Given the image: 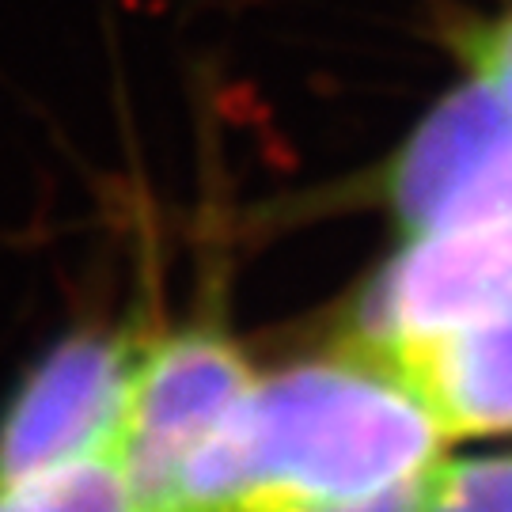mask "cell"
I'll return each mask as SVG.
<instances>
[{
    "instance_id": "obj_1",
    "label": "cell",
    "mask_w": 512,
    "mask_h": 512,
    "mask_svg": "<svg viewBox=\"0 0 512 512\" xmlns=\"http://www.w3.org/2000/svg\"><path fill=\"white\" fill-rule=\"evenodd\" d=\"M440 429L361 353L258 376L156 512H342L418 478Z\"/></svg>"
},
{
    "instance_id": "obj_2",
    "label": "cell",
    "mask_w": 512,
    "mask_h": 512,
    "mask_svg": "<svg viewBox=\"0 0 512 512\" xmlns=\"http://www.w3.org/2000/svg\"><path fill=\"white\" fill-rule=\"evenodd\" d=\"M145 346L80 330L19 384L0 418V490L92 459H122Z\"/></svg>"
},
{
    "instance_id": "obj_3",
    "label": "cell",
    "mask_w": 512,
    "mask_h": 512,
    "mask_svg": "<svg viewBox=\"0 0 512 512\" xmlns=\"http://www.w3.org/2000/svg\"><path fill=\"white\" fill-rule=\"evenodd\" d=\"M255 380L247 353L217 323H194L148 342L122 448L141 512L164 505L190 456L247 399Z\"/></svg>"
},
{
    "instance_id": "obj_4",
    "label": "cell",
    "mask_w": 512,
    "mask_h": 512,
    "mask_svg": "<svg viewBox=\"0 0 512 512\" xmlns=\"http://www.w3.org/2000/svg\"><path fill=\"white\" fill-rule=\"evenodd\" d=\"M391 205L410 236L512 224V107L478 80L448 95L391 171Z\"/></svg>"
},
{
    "instance_id": "obj_5",
    "label": "cell",
    "mask_w": 512,
    "mask_h": 512,
    "mask_svg": "<svg viewBox=\"0 0 512 512\" xmlns=\"http://www.w3.org/2000/svg\"><path fill=\"white\" fill-rule=\"evenodd\" d=\"M512 315V224L410 236L361 296L353 349L475 327Z\"/></svg>"
},
{
    "instance_id": "obj_6",
    "label": "cell",
    "mask_w": 512,
    "mask_h": 512,
    "mask_svg": "<svg viewBox=\"0 0 512 512\" xmlns=\"http://www.w3.org/2000/svg\"><path fill=\"white\" fill-rule=\"evenodd\" d=\"M353 353L391 372L444 440L512 433V315Z\"/></svg>"
},
{
    "instance_id": "obj_7",
    "label": "cell",
    "mask_w": 512,
    "mask_h": 512,
    "mask_svg": "<svg viewBox=\"0 0 512 512\" xmlns=\"http://www.w3.org/2000/svg\"><path fill=\"white\" fill-rule=\"evenodd\" d=\"M0 512H141L122 459H92L0 490Z\"/></svg>"
},
{
    "instance_id": "obj_8",
    "label": "cell",
    "mask_w": 512,
    "mask_h": 512,
    "mask_svg": "<svg viewBox=\"0 0 512 512\" xmlns=\"http://www.w3.org/2000/svg\"><path fill=\"white\" fill-rule=\"evenodd\" d=\"M418 512H512V456H437L418 482Z\"/></svg>"
},
{
    "instance_id": "obj_9",
    "label": "cell",
    "mask_w": 512,
    "mask_h": 512,
    "mask_svg": "<svg viewBox=\"0 0 512 512\" xmlns=\"http://www.w3.org/2000/svg\"><path fill=\"white\" fill-rule=\"evenodd\" d=\"M459 50L471 69L494 80H512V16L501 23H486L459 38Z\"/></svg>"
},
{
    "instance_id": "obj_10",
    "label": "cell",
    "mask_w": 512,
    "mask_h": 512,
    "mask_svg": "<svg viewBox=\"0 0 512 512\" xmlns=\"http://www.w3.org/2000/svg\"><path fill=\"white\" fill-rule=\"evenodd\" d=\"M421 475H425V471H421ZM421 475L403 482V486H395V490H387V494L368 497V501H361V505H349V509H342V512H418Z\"/></svg>"
}]
</instances>
